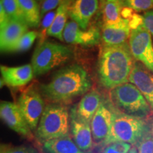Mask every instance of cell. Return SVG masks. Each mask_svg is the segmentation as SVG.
I'll list each match as a JSON object with an SVG mask.
<instances>
[{
	"label": "cell",
	"instance_id": "6da1fadb",
	"mask_svg": "<svg viewBox=\"0 0 153 153\" xmlns=\"http://www.w3.org/2000/svg\"><path fill=\"white\" fill-rule=\"evenodd\" d=\"M91 87L90 77L85 69L72 65L57 71L49 83L40 86L39 91L50 102L62 104L86 94Z\"/></svg>",
	"mask_w": 153,
	"mask_h": 153
},
{
	"label": "cell",
	"instance_id": "7a4b0ae2",
	"mask_svg": "<svg viewBox=\"0 0 153 153\" xmlns=\"http://www.w3.org/2000/svg\"><path fill=\"white\" fill-rule=\"evenodd\" d=\"M129 44L106 45L101 49L98 62V76L101 85L112 89L129 81L134 64Z\"/></svg>",
	"mask_w": 153,
	"mask_h": 153
},
{
	"label": "cell",
	"instance_id": "3957f363",
	"mask_svg": "<svg viewBox=\"0 0 153 153\" xmlns=\"http://www.w3.org/2000/svg\"><path fill=\"white\" fill-rule=\"evenodd\" d=\"M109 97L115 108L128 116L144 119L152 111L143 94L132 83L127 82L111 89Z\"/></svg>",
	"mask_w": 153,
	"mask_h": 153
},
{
	"label": "cell",
	"instance_id": "277c9868",
	"mask_svg": "<svg viewBox=\"0 0 153 153\" xmlns=\"http://www.w3.org/2000/svg\"><path fill=\"white\" fill-rule=\"evenodd\" d=\"M69 113L60 104H51L45 106L36 131V137L42 144L47 141L69 135Z\"/></svg>",
	"mask_w": 153,
	"mask_h": 153
},
{
	"label": "cell",
	"instance_id": "5b68a950",
	"mask_svg": "<svg viewBox=\"0 0 153 153\" xmlns=\"http://www.w3.org/2000/svg\"><path fill=\"white\" fill-rule=\"evenodd\" d=\"M148 128L144 119L128 116L114 109L109 135L103 145L106 146L120 142L136 145Z\"/></svg>",
	"mask_w": 153,
	"mask_h": 153
},
{
	"label": "cell",
	"instance_id": "8992f818",
	"mask_svg": "<svg viewBox=\"0 0 153 153\" xmlns=\"http://www.w3.org/2000/svg\"><path fill=\"white\" fill-rule=\"evenodd\" d=\"M70 48L57 43L45 41L38 45L31 60L34 76L46 73L52 69L63 65L71 58Z\"/></svg>",
	"mask_w": 153,
	"mask_h": 153
},
{
	"label": "cell",
	"instance_id": "52a82bcc",
	"mask_svg": "<svg viewBox=\"0 0 153 153\" xmlns=\"http://www.w3.org/2000/svg\"><path fill=\"white\" fill-rule=\"evenodd\" d=\"M17 104L31 131H36L45 108L40 91L30 86L21 94Z\"/></svg>",
	"mask_w": 153,
	"mask_h": 153
},
{
	"label": "cell",
	"instance_id": "ba28073f",
	"mask_svg": "<svg viewBox=\"0 0 153 153\" xmlns=\"http://www.w3.org/2000/svg\"><path fill=\"white\" fill-rule=\"evenodd\" d=\"M129 46L133 56L153 74V44L151 34L144 24L131 30Z\"/></svg>",
	"mask_w": 153,
	"mask_h": 153
},
{
	"label": "cell",
	"instance_id": "9c48e42d",
	"mask_svg": "<svg viewBox=\"0 0 153 153\" xmlns=\"http://www.w3.org/2000/svg\"><path fill=\"white\" fill-rule=\"evenodd\" d=\"M1 118L9 128L25 138L32 140L34 136L31 129L23 116L18 104L1 101L0 104Z\"/></svg>",
	"mask_w": 153,
	"mask_h": 153
},
{
	"label": "cell",
	"instance_id": "30bf717a",
	"mask_svg": "<svg viewBox=\"0 0 153 153\" xmlns=\"http://www.w3.org/2000/svg\"><path fill=\"white\" fill-rule=\"evenodd\" d=\"M99 38L100 33L97 28L91 27L87 30H83L74 21L67 23L63 31V39L70 44L91 46L97 45Z\"/></svg>",
	"mask_w": 153,
	"mask_h": 153
},
{
	"label": "cell",
	"instance_id": "8fae6325",
	"mask_svg": "<svg viewBox=\"0 0 153 153\" xmlns=\"http://www.w3.org/2000/svg\"><path fill=\"white\" fill-rule=\"evenodd\" d=\"M112 118L113 111L101 102L91 121L93 140L96 144H104L106 141L111 128Z\"/></svg>",
	"mask_w": 153,
	"mask_h": 153
},
{
	"label": "cell",
	"instance_id": "7c38bea8",
	"mask_svg": "<svg viewBox=\"0 0 153 153\" xmlns=\"http://www.w3.org/2000/svg\"><path fill=\"white\" fill-rule=\"evenodd\" d=\"M98 8L99 0H74L69 7V16L82 30H86Z\"/></svg>",
	"mask_w": 153,
	"mask_h": 153
},
{
	"label": "cell",
	"instance_id": "4fadbf2b",
	"mask_svg": "<svg viewBox=\"0 0 153 153\" xmlns=\"http://www.w3.org/2000/svg\"><path fill=\"white\" fill-rule=\"evenodd\" d=\"M129 82L140 91L153 111V75L141 64L135 62L129 76Z\"/></svg>",
	"mask_w": 153,
	"mask_h": 153
},
{
	"label": "cell",
	"instance_id": "5bb4252c",
	"mask_svg": "<svg viewBox=\"0 0 153 153\" xmlns=\"http://www.w3.org/2000/svg\"><path fill=\"white\" fill-rule=\"evenodd\" d=\"M28 26L24 21L11 20L1 28L0 46L1 52H11L19 39L28 32Z\"/></svg>",
	"mask_w": 153,
	"mask_h": 153
},
{
	"label": "cell",
	"instance_id": "9a60e30c",
	"mask_svg": "<svg viewBox=\"0 0 153 153\" xmlns=\"http://www.w3.org/2000/svg\"><path fill=\"white\" fill-rule=\"evenodd\" d=\"M70 130L72 139L84 152H88L93 148V137L91 124L78 119L74 111L70 114Z\"/></svg>",
	"mask_w": 153,
	"mask_h": 153
},
{
	"label": "cell",
	"instance_id": "2e32d148",
	"mask_svg": "<svg viewBox=\"0 0 153 153\" xmlns=\"http://www.w3.org/2000/svg\"><path fill=\"white\" fill-rule=\"evenodd\" d=\"M0 70L4 82L11 87L26 85L34 76L33 68L30 64L14 68L1 65Z\"/></svg>",
	"mask_w": 153,
	"mask_h": 153
},
{
	"label": "cell",
	"instance_id": "e0dca14e",
	"mask_svg": "<svg viewBox=\"0 0 153 153\" xmlns=\"http://www.w3.org/2000/svg\"><path fill=\"white\" fill-rule=\"evenodd\" d=\"M131 33L129 19H124L120 24H104L102 27V40L106 45H117L127 43Z\"/></svg>",
	"mask_w": 153,
	"mask_h": 153
},
{
	"label": "cell",
	"instance_id": "ac0fdd59",
	"mask_svg": "<svg viewBox=\"0 0 153 153\" xmlns=\"http://www.w3.org/2000/svg\"><path fill=\"white\" fill-rule=\"evenodd\" d=\"M101 104L100 94L96 90H91L82 97L77 106L74 107L72 110L78 119L91 124V120Z\"/></svg>",
	"mask_w": 153,
	"mask_h": 153
},
{
	"label": "cell",
	"instance_id": "d6986e66",
	"mask_svg": "<svg viewBox=\"0 0 153 153\" xmlns=\"http://www.w3.org/2000/svg\"><path fill=\"white\" fill-rule=\"evenodd\" d=\"M47 153H85L82 150L70 135L47 141L43 144Z\"/></svg>",
	"mask_w": 153,
	"mask_h": 153
},
{
	"label": "cell",
	"instance_id": "ffe728a7",
	"mask_svg": "<svg viewBox=\"0 0 153 153\" xmlns=\"http://www.w3.org/2000/svg\"><path fill=\"white\" fill-rule=\"evenodd\" d=\"M70 5V3L69 0H65L59 5L56 10V16L54 22L48 31V36H53L62 41H64L63 31L67 24Z\"/></svg>",
	"mask_w": 153,
	"mask_h": 153
},
{
	"label": "cell",
	"instance_id": "44dd1931",
	"mask_svg": "<svg viewBox=\"0 0 153 153\" xmlns=\"http://www.w3.org/2000/svg\"><path fill=\"white\" fill-rule=\"evenodd\" d=\"M28 27L37 28L41 22V11L36 0H17Z\"/></svg>",
	"mask_w": 153,
	"mask_h": 153
},
{
	"label": "cell",
	"instance_id": "7402d4cb",
	"mask_svg": "<svg viewBox=\"0 0 153 153\" xmlns=\"http://www.w3.org/2000/svg\"><path fill=\"white\" fill-rule=\"evenodd\" d=\"M103 7L104 24H118L124 19L121 15L123 6L120 0H106Z\"/></svg>",
	"mask_w": 153,
	"mask_h": 153
},
{
	"label": "cell",
	"instance_id": "603a6c76",
	"mask_svg": "<svg viewBox=\"0 0 153 153\" xmlns=\"http://www.w3.org/2000/svg\"><path fill=\"white\" fill-rule=\"evenodd\" d=\"M0 4L3 6L10 20H19L25 22L24 15L17 0H1Z\"/></svg>",
	"mask_w": 153,
	"mask_h": 153
},
{
	"label": "cell",
	"instance_id": "cb8c5ba5",
	"mask_svg": "<svg viewBox=\"0 0 153 153\" xmlns=\"http://www.w3.org/2000/svg\"><path fill=\"white\" fill-rule=\"evenodd\" d=\"M38 36V33L33 30L28 31L11 48V52H23L28 51L32 46Z\"/></svg>",
	"mask_w": 153,
	"mask_h": 153
},
{
	"label": "cell",
	"instance_id": "d4e9b609",
	"mask_svg": "<svg viewBox=\"0 0 153 153\" xmlns=\"http://www.w3.org/2000/svg\"><path fill=\"white\" fill-rule=\"evenodd\" d=\"M123 7L140 12L153 8V0H120Z\"/></svg>",
	"mask_w": 153,
	"mask_h": 153
},
{
	"label": "cell",
	"instance_id": "484cf974",
	"mask_svg": "<svg viewBox=\"0 0 153 153\" xmlns=\"http://www.w3.org/2000/svg\"><path fill=\"white\" fill-rule=\"evenodd\" d=\"M55 16H56V11H51L47 13L43 16L41 25V29H40L39 33H38V36H39V45L45 42L44 41H45V38L48 36V31L51 26H52Z\"/></svg>",
	"mask_w": 153,
	"mask_h": 153
},
{
	"label": "cell",
	"instance_id": "4316f807",
	"mask_svg": "<svg viewBox=\"0 0 153 153\" xmlns=\"http://www.w3.org/2000/svg\"><path fill=\"white\" fill-rule=\"evenodd\" d=\"M135 146L138 153H153V135L150 128H148Z\"/></svg>",
	"mask_w": 153,
	"mask_h": 153
},
{
	"label": "cell",
	"instance_id": "83f0119b",
	"mask_svg": "<svg viewBox=\"0 0 153 153\" xmlns=\"http://www.w3.org/2000/svg\"><path fill=\"white\" fill-rule=\"evenodd\" d=\"M0 153H39L36 148L27 145H12L1 143Z\"/></svg>",
	"mask_w": 153,
	"mask_h": 153
},
{
	"label": "cell",
	"instance_id": "f1b7e54d",
	"mask_svg": "<svg viewBox=\"0 0 153 153\" xmlns=\"http://www.w3.org/2000/svg\"><path fill=\"white\" fill-rule=\"evenodd\" d=\"M65 0H43L41 9V15L43 17L47 13L53 11L60 4Z\"/></svg>",
	"mask_w": 153,
	"mask_h": 153
},
{
	"label": "cell",
	"instance_id": "f546056e",
	"mask_svg": "<svg viewBox=\"0 0 153 153\" xmlns=\"http://www.w3.org/2000/svg\"><path fill=\"white\" fill-rule=\"evenodd\" d=\"M143 17L144 26L150 32L153 38V11H147Z\"/></svg>",
	"mask_w": 153,
	"mask_h": 153
},
{
	"label": "cell",
	"instance_id": "4dcf8cb0",
	"mask_svg": "<svg viewBox=\"0 0 153 153\" xmlns=\"http://www.w3.org/2000/svg\"><path fill=\"white\" fill-rule=\"evenodd\" d=\"M9 16H7V13L4 9L3 6L0 4V26H1V28L4 27L8 23L10 22Z\"/></svg>",
	"mask_w": 153,
	"mask_h": 153
},
{
	"label": "cell",
	"instance_id": "1f68e13d",
	"mask_svg": "<svg viewBox=\"0 0 153 153\" xmlns=\"http://www.w3.org/2000/svg\"><path fill=\"white\" fill-rule=\"evenodd\" d=\"M102 153H121L118 148L117 143H112L108 145H106Z\"/></svg>",
	"mask_w": 153,
	"mask_h": 153
},
{
	"label": "cell",
	"instance_id": "d6a6232c",
	"mask_svg": "<svg viewBox=\"0 0 153 153\" xmlns=\"http://www.w3.org/2000/svg\"><path fill=\"white\" fill-rule=\"evenodd\" d=\"M128 153H138V150H137V147L135 146H133L132 147L131 150H130V151L128 152Z\"/></svg>",
	"mask_w": 153,
	"mask_h": 153
},
{
	"label": "cell",
	"instance_id": "836d02e7",
	"mask_svg": "<svg viewBox=\"0 0 153 153\" xmlns=\"http://www.w3.org/2000/svg\"><path fill=\"white\" fill-rule=\"evenodd\" d=\"M105 1H106V0H100L101 5V6H104V4H105Z\"/></svg>",
	"mask_w": 153,
	"mask_h": 153
},
{
	"label": "cell",
	"instance_id": "e575fe53",
	"mask_svg": "<svg viewBox=\"0 0 153 153\" xmlns=\"http://www.w3.org/2000/svg\"><path fill=\"white\" fill-rule=\"evenodd\" d=\"M151 132H152V135H153V122H152V126H151Z\"/></svg>",
	"mask_w": 153,
	"mask_h": 153
}]
</instances>
